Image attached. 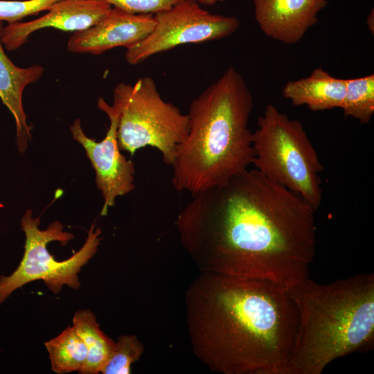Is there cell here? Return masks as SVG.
<instances>
[{"mask_svg":"<svg viewBox=\"0 0 374 374\" xmlns=\"http://www.w3.org/2000/svg\"><path fill=\"white\" fill-rule=\"evenodd\" d=\"M193 197L176 225L202 272L285 287L309 276L316 211L299 195L247 169Z\"/></svg>","mask_w":374,"mask_h":374,"instance_id":"1","label":"cell"},{"mask_svg":"<svg viewBox=\"0 0 374 374\" xmlns=\"http://www.w3.org/2000/svg\"><path fill=\"white\" fill-rule=\"evenodd\" d=\"M195 355L223 374H291L296 307L269 280L202 272L186 293Z\"/></svg>","mask_w":374,"mask_h":374,"instance_id":"2","label":"cell"},{"mask_svg":"<svg viewBox=\"0 0 374 374\" xmlns=\"http://www.w3.org/2000/svg\"><path fill=\"white\" fill-rule=\"evenodd\" d=\"M251 91L233 66L190 103L188 132L179 145L172 184L195 195L248 169L253 160Z\"/></svg>","mask_w":374,"mask_h":374,"instance_id":"3","label":"cell"},{"mask_svg":"<svg viewBox=\"0 0 374 374\" xmlns=\"http://www.w3.org/2000/svg\"><path fill=\"white\" fill-rule=\"evenodd\" d=\"M285 288L298 313L291 374H320L335 359L373 346V274L328 284L308 276Z\"/></svg>","mask_w":374,"mask_h":374,"instance_id":"4","label":"cell"},{"mask_svg":"<svg viewBox=\"0 0 374 374\" xmlns=\"http://www.w3.org/2000/svg\"><path fill=\"white\" fill-rule=\"evenodd\" d=\"M252 146L255 169L318 209L322 200L323 166L299 121L267 105L258 118Z\"/></svg>","mask_w":374,"mask_h":374,"instance_id":"5","label":"cell"},{"mask_svg":"<svg viewBox=\"0 0 374 374\" xmlns=\"http://www.w3.org/2000/svg\"><path fill=\"white\" fill-rule=\"evenodd\" d=\"M112 105L118 111L120 150L133 155L150 146L161 152L166 165L172 166L177 148L188 132V114L165 101L150 77L141 78L134 84H118Z\"/></svg>","mask_w":374,"mask_h":374,"instance_id":"6","label":"cell"},{"mask_svg":"<svg viewBox=\"0 0 374 374\" xmlns=\"http://www.w3.org/2000/svg\"><path fill=\"white\" fill-rule=\"evenodd\" d=\"M39 217H33L28 209L21 220L25 233L23 258L17 268L9 276L0 277V304L23 285L42 280L53 294H59L63 285L77 290L80 287L78 274L98 250L101 231L92 224L83 246L69 258L58 261L48 252L47 244L59 241L66 245L74 235L63 231L59 221L51 223L45 230L39 229Z\"/></svg>","mask_w":374,"mask_h":374,"instance_id":"7","label":"cell"},{"mask_svg":"<svg viewBox=\"0 0 374 374\" xmlns=\"http://www.w3.org/2000/svg\"><path fill=\"white\" fill-rule=\"evenodd\" d=\"M199 4L193 0H182L155 14L153 30L145 39L127 48L126 61L138 64L180 45L221 39L238 29L240 22L237 17L211 13Z\"/></svg>","mask_w":374,"mask_h":374,"instance_id":"8","label":"cell"},{"mask_svg":"<svg viewBox=\"0 0 374 374\" xmlns=\"http://www.w3.org/2000/svg\"><path fill=\"white\" fill-rule=\"evenodd\" d=\"M97 106L107 115L110 122L102 141H96L88 137L82 129L79 118L74 121L70 130L73 139L84 148L95 170L96 186L104 200L100 215L105 216L118 197L127 195L135 188V168L134 162L121 153L118 144V109L108 105L103 98H98Z\"/></svg>","mask_w":374,"mask_h":374,"instance_id":"9","label":"cell"},{"mask_svg":"<svg viewBox=\"0 0 374 374\" xmlns=\"http://www.w3.org/2000/svg\"><path fill=\"white\" fill-rule=\"evenodd\" d=\"M155 24L154 15L134 14L112 7L97 24L75 32L67 49L71 53L99 55L116 47L127 48L145 39Z\"/></svg>","mask_w":374,"mask_h":374,"instance_id":"10","label":"cell"},{"mask_svg":"<svg viewBox=\"0 0 374 374\" xmlns=\"http://www.w3.org/2000/svg\"><path fill=\"white\" fill-rule=\"evenodd\" d=\"M111 8L109 4L98 0H61L36 19L3 26L1 42L6 49L12 51L20 48L32 33L39 29L84 30L97 24Z\"/></svg>","mask_w":374,"mask_h":374,"instance_id":"11","label":"cell"},{"mask_svg":"<svg viewBox=\"0 0 374 374\" xmlns=\"http://www.w3.org/2000/svg\"><path fill=\"white\" fill-rule=\"evenodd\" d=\"M256 21L267 37L287 44L299 42L318 21L326 0H253Z\"/></svg>","mask_w":374,"mask_h":374,"instance_id":"12","label":"cell"},{"mask_svg":"<svg viewBox=\"0 0 374 374\" xmlns=\"http://www.w3.org/2000/svg\"><path fill=\"white\" fill-rule=\"evenodd\" d=\"M3 28L0 22V98L14 117L17 144L19 150L24 152L32 135L23 107V92L28 84L40 79L44 69L37 64L26 68L15 65L4 52L1 42Z\"/></svg>","mask_w":374,"mask_h":374,"instance_id":"13","label":"cell"},{"mask_svg":"<svg viewBox=\"0 0 374 374\" xmlns=\"http://www.w3.org/2000/svg\"><path fill=\"white\" fill-rule=\"evenodd\" d=\"M282 93L292 105H306L312 111L341 109L346 79L335 78L322 68H317L307 78L287 82Z\"/></svg>","mask_w":374,"mask_h":374,"instance_id":"14","label":"cell"},{"mask_svg":"<svg viewBox=\"0 0 374 374\" xmlns=\"http://www.w3.org/2000/svg\"><path fill=\"white\" fill-rule=\"evenodd\" d=\"M73 324L87 349L86 362L79 373H100L114 350L115 342L100 330L91 310L77 311L73 317Z\"/></svg>","mask_w":374,"mask_h":374,"instance_id":"15","label":"cell"},{"mask_svg":"<svg viewBox=\"0 0 374 374\" xmlns=\"http://www.w3.org/2000/svg\"><path fill=\"white\" fill-rule=\"evenodd\" d=\"M51 364L56 373H78L87 358V347L73 326H68L58 336L45 342Z\"/></svg>","mask_w":374,"mask_h":374,"instance_id":"16","label":"cell"},{"mask_svg":"<svg viewBox=\"0 0 374 374\" xmlns=\"http://www.w3.org/2000/svg\"><path fill=\"white\" fill-rule=\"evenodd\" d=\"M341 109L346 117L362 124L368 123L374 114V75L346 79V93Z\"/></svg>","mask_w":374,"mask_h":374,"instance_id":"17","label":"cell"},{"mask_svg":"<svg viewBox=\"0 0 374 374\" xmlns=\"http://www.w3.org/2000/svg\"><path fill=\"white\" fill-rule=\"evenodd\" d=\"M143 346L134 335H122L101 371L103 374H129L132 363L143 353Z\"/></svg>","mask_w":374,"mask_h":374,"instance_id":"18","label":"cell"},{"mask_svg":"<svg viewBox=\"0 0 374 374\" xmlns=\"http://www.w3.org/2000/svg\"><path fill=\"white\" fill-rule=\"evenodd\" d=\"M61 0H0V22L12 24L48 10Z\"/></svg>","mask_w":374,"mask_h":374,"instance_id":"19","label":"cell"},{"mask_svg":"<svg viewBox=\"0 0 374 374\" xmlns=\"http://www.w3.org/2000/svg\"><path fill=\"white\" fill-rule=\"evenodd\" d=\"M134 14H152L168 10L182 0H98Z\"/></svg>","mask_w":374,"mask_h":374,"instance_id":"20","label":"cell"},{"mask_svg":"<svg viewBox=\"0 0 374 374\" xmlns=\"http://www.w3.org/2000/svg\"><path fill=\"white\" fill-rule=\"evenodd\" d=\"M193 1H195L201 4H204L206 6H211V5H214L217 3V2L223 1L224 0H193Z\"/></svg>","mask_w":374,"mask_h":374,"instance_id":"21","label":"cell"},{"mask_svg":"<svg viewBox=\"0 0 374 374\" xmlns=\"http://www.w3.org/2000/svg\"><path fill=\"white\" fill-rule=\"evenodd\" d=\"M371 15H370L369 17H368V21H371ZM372 21H373V17L372 18ZM371 22L368 23V26H369V29H370V27H371ZM372 24H373L372 23Z\"/></svg>","mask_w":374,"mask_h":374,"instance_id":"22","label":"cell"}]
</instances>
